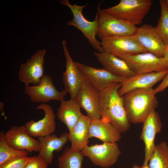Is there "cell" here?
<instances>
[{"label":"cell","instance_id":"6da1fadb","mask_svg":"<svg viewBox=\"0 0 168 168\" xmlns=\"http://www.w3.org/2000/svg\"><path fill=\"white\" fill-rule=\"evenodd\" d=\"M121 86V83L114 82L100 91L99 106L101 119L110 123L120 133L127 132L131 126L122 97L118 93Z\"/></svg>","mask_w":168,"mask_h":168},{"label":"cell","instance_id":"7a4b0ae2","mask_svg":"<svg viewBox=\"0 0 168 168\" xmlns=\"http://www.w3.org/2000/svg\"><path fill=\"white\" fill-rule=\"evenodd\" d=\"M152 88L130 91L122 96L129 121L134 124L143 123L149 114L157 107L158 102Z\"/></svg>","mask_w":168,"mask_h":168},{"label":"cell","instance_id":"3957f363","mask_svg":"<svg viewBox=\"0 0 168 168\" xmlns=\"http://www.w3.org/2000/svg\"><path fill=\"white\" fill-rule=\"evenodd\" d=\"M152 5L151 0H121L117 5L102 10L115 17L136 26L142 22Z\"/></svg>","mask_w":168,"mask_h":168},{"label":"cell","instance_id":"277c9868","mask_svg":"<svg viewBox=\"0 0 168 168\" xmlns=\"http://www.w3.org/2000/svg\"><path fill=\"white\" fill-rule=\"evenodd\" d=\"M60 3L68 7L72 12L73 19L67 22L69 26H73L80 30L88 41L92 47L99 52L104 51L100 42L96 38L98 26V13L101 3L98 7L97 12L95 19L92 21H88L83 16V9L88 5L86 3L83 6L78 5L76 4H71L68 0H61Z\"/></svg>","mask_w":168,"mask_h":168},{"label":"cell","instance_id":"5b68a950","mask_svg":"<svg viewBox=\"0 0 168 168\" xmlns=\"http://www.w3.org/2000/svg\"><path fill=\"white\" fill-rule=\"evenodd\" d=\"M95 165L103 168L115 164L121 153L116 142H104L86 146L82 151Z\"/></svg>","mask_w":168,"mask_h":168},{"label":"cell","instance_id":"8992f818","mask_svg":"<svg viewBox=\"0 0 168 168\" xmlns=\"http://www.w3.org/2000/svg\"><path fill=\"white\" fill-rule=\"evenodd\" d=\"M104 51L115 55H133L148 52L139 41L135 34L106 37L101 39Z\"/></svg>","mask_w":168,"mask_h":168},{"label":"cell","instance_id":"52a82bcc","mask_svg":"<svg viewBox=\"0 0 168 168\" xmlns=\"http://www.w3.org/2000/svg\"><path fill=\"white\" fill-rule=\"evenodd\" d=\"M115 56L124 60L131 69L136 74L158 72L168 69L163 57H158L149 52Z\"/></svg>","mask_w":168,"mask_h":168},{"label":"cell","instance_id":"ba28073f","mask_svg":"<svg viewBox=\"0 0 168 168\" xmlns=\"http://www.w3.org/2000/svg\"><path fill=\"white\" fill-rule=\"evenodd\" d=\"M98 26L96 35L100 39L115 36L132 35L137 27L122 20L115 17L99 9Z\"/></svg>","mask_w":168,"mask_h":168},{"label":"cell","instance_id":"9c48e42d","mask_svg":"<svg viewBox=\"0 0 168 168\" xmlns=\"http://www.w3.org/2000/svg\"><path fill=\"white\" fill-rule=\"evenodd\" d=\"M24 93L30 96L32 102L46 103L52 100L61 102L64 100L68 92L65 89L61 91H58L52 77L44 75L39 84L33 86H25Z\"/></svg>","mask_w":168,"mask_h":168},{"label":"cell","instance_id":"30bf717a","mask_svg":"<svg viewBox=\"0 0 168 168\" xmlns=\"http://www.w3.org/2000/svg\"><path fill=\"white\" fill-rule=\"evenodd\" d=\"M45 49L38 50L26 63H22L18 73L19 80L25 86L30 83L37 85L44 74V57Z\"/></svg>","mask_w":168,"mask_h":168},{"label":"cell","instance_id":"8fae6325","mask_svg":"<svg viewBox=\"0 0 168 168\" xmlns=\"http://www.w3.org/2000/svg\"><path fill=\"white\" fill-rule=\"evenodd\" d=\"M142 130L140 139L145 145V154L142 165H148L149 161L155 149L156 135L160 133L162 128V124L160 116L155 110H153L142 123Z\"/></svg>","mask_w":168,"mask_h":168},{"label":"cell","instance_id":"7c38bea8","mask_svg":"<svg viewBox=\"0 0 168 168\" xmlns=\"http://www.w3.org/2000/svg\"><path fill=\"white\" fill-rule=\"evenodd\" d=\"M75 99L91 120L101 118L99 111L100 91L84 77L81 88Z\"/></svg>","mask_w":168,"mask_h":168},{"label":"cell","instance_id":"4fadbf2b","mask_svg":"<svg viewBox=\"0 0 168 168\" xmlns=\"http://www.w3.org/2000/svg\"><path fill=\"white\" fill-rule=\"evenodd\" d=\"M5 140L12 147L28 152H39L40 142L28 133L25 125L13 126L4 134Z\"/></svg>","mask_w":168,"mask_h":168},{"label":"cell","instance_id":"5bb4252c","mask_svg":"<svg viewBox=\"0 0 168 168\" xmlns=\"http://www.w3.org/2000/svg\"><path fill=\"white\" fill-rule=\"evenodd\" d=\"M135 34L148 52L158 57H163L166 45L156 27L144 24L137 28Z\"/></svg>","mask_w":168,"mask_h":168},{"label":"cell","instance_id":"9a60e30c","mask_svg":"<svg viewBox=\"0 0 168 168\" xmlns=\"http://www.w3.org/2000/svg\"><path fill=\"white\" fill-rule=\"evenodd\" d=\"M62 44L66 62V69L63 73V82L64 89L70 94L71 99H75L81 88L83 76L69 54L66 40H63Z\"/></svg>","mask_w":168,"mask_h":168},{"label":"cell","instance_id":"2e32d148","mask_svg":"<svg viewBox=\"0 0 168 168\" xmlns=\"http://www.w3.org/2000/svg\"><path fill=\"white\" fill-rule=\"evenodd\" d=\"M75 63L84 78L100 92L111 83H122L127 78L115 75L104 68H97L77 62Z\"/></svg>","mask_w":168,"mask_h":168},{"label":"cell","instance_id":"e0dca14e","mask_svg":"<svg viewBox=\"0 0 168 168\" xmlns=\"http://www.w3.org/2000/svg\"><path fill=\"white\" fill-rule=\"evenodd\" d=\"M36 109L43 110L44 115L38 121L32 119L26 123L25 125L29 134L33 137H44L53 134L56 129V124L55 114L52 107L47 104H41Z\"/></svg>","mask_w":168,"mask_h":168},{"label":"cell","instance_id":"ac0fdd59","mask_svg":"<svg viewBox=\"0 0 168 168\" xmlns=\"http://www.w3.org/2000/svg\"><path fill=\"white\" fill-rule=\"evenodd\" d=\"M168 72V69L158 72L137 74L127 78L121 83L119 94L122 96L134 90L152 88L156 83L164 78Z\"/></svg>","mask_w":168,"mask_h":168},{"label":"cell","instance_id":"d6986e66","mask_svg":"<svg viewBox=\"0 0 168 168\" xmlns=\"http://www.w3.org/2000/svg\"><path fill=\"white\" fill-rule=\"evenodd\" d=\"M94 54L104 69L115 75L128 78L137 74L124 60L113 54L104 51Z\"/></svg>","mask_w":168,"mask_h":168},{"label":"cell","instance_id":"ffe728a7","mask_svg":"<svg viewBox=\"0 0 168 168\" xmlns=\"http://www.w3.org/2000/svg\"><path fill=\"white\" fill-rule=\"evenodd\" d=\"M68 133L64 132L58 137L54 134L38 137L40 149L38 156L48 164L53 161L55 151H61L68 140Z\"/></svg>","mask_w":168,"mask_h":168},{"label":"cell","instance_id":"44dd1931","mask_svg":"<svg viewBox=\"0 0 168 168\" xmlns=\"http://www.w3.org/2000/svg\"><path fill=\"white\" fill-rule=\"evenodd\" d=\"M91 120L87 116L82 114L68 133V140L71 147L81 151L88 145L89 129Z\"/></svg>","mask_w":168,"mask_h":168},{"label":"cell","instance_id":"7402d4cb","mask_svg":"<svg viewBox=\"0 0 168 168\" xmlns=\"http://www.w3.org/2000/svg\"><path fill=\"white\" fill-rule=\"evenodd\" d=\"M96 138L104 142H116L121 138V133L109 122L101 118L91 120L89 138Z\"/></svg>","mask_w":168,"mask_h":168},{"label":"cell","instance_id":"603a6c76","mask_svg":"<svg viewBox=\"0 0 168 168\" xmlns=\"http://www.w3.org/2000/svg\"><path fill=\"white\" fill-rule=\"evenodd\" d=\"M81 107L75 99H71L68 100L61 101L57 113L59 119L67 126L70 131L82 114Z\"/></svg>","mask_w":168,"mask_h":168},{"label":"cell","instance_id":"cb8c5ba5","mask_svg":"<svg viewBox=\"0 0 168 168\" xmlns=\"http://www.w3.org/2000/svg\"><path fill=\"white\" fill-rule=\"evenodd\" d=\"M84 157L81 151L66 148L58 158V168H82Z\"/></svg>","mask_w":168,"mask_h":168},{"label":"cell","instance_id":"d4e9b609","mask_svg":"<svg viewBox=\"0 0 168 168\" xmlns=\"http://www.w3.org/2000/svg\"><path fill=\"white\" fill-rule=\"evenodd\" d=\"M148 165L149 168H168V145L166 142L156 145Z\"/></svg>","mask_w":168,"mask_h":168},{"label":"cell","instance_id":"484cf974","mask_svg":"<svg viewBox=\"0 0 168 168\" xmlns=\"http://www.w3.org/2000/svg\"><path fill=\"white\" fill-rule=\"evenodd\" d=\"M3 131L0 133V166L17 157L27 156L29 153L19 150L9 146L6 142Z\"/></svg>","mask_w":168,"mask_h":168},{"label":"cell","instance_id":"4316f807","mask_svg":"<svg viewBox=\"0 0 168 168\" xmlns=\"http://www.w3.org/2000/svg\"><path fill=\"white\" fill-rule=\"evenodd\" d=\"M160 16L156 27L166 44L168 45V9L164 0L159 1Z\"/></svg>","mask_w":168,"mask_h":168},{"label":"cell","instance_id":"83f0119b","mask_svg":"<svg viewBox=\"0 0 168 168\" xmlns=\"http://www.w3.org/2000/svg\"><path fill=\"white\" fill-rule=\"evenodd\" d=\"M48 164L38 156L28 157L24 168H48Z\"/></svg>","mask_w":168,"mask_h":168},{"label":"cell","instance_id":"f1b7e54d","mask_svg":"<svg viewBox=\"0 0 168 168\" xmlns=\"http://www.w3.org/2000/svg\"><path fill=\"white\" fill-rule=\"evenodd\" d=\"M28 157L25 156L17 157L0 166V168H24Z\"/></svg>","mask_w":168,"mask_h":168},{"label":"cell","instance_id":"f546056e","mask_svg":"<svg viewBox=\"0 0 168 168\" xmlns=\"http://www.w3.org/2000/svg\"><path fill=\"white\" fill-rule=\"evenodd\" d=\"M168 87V72L160 84L155 89L154 91L156 94L162 92Z\"/></svg>","mask_w":168,"mask_h":168},{"label":"cell","instance_id":"4dcf8cb0","mask_svg":"<svg viewBox=\"0 0 168 168\" xmlns=\"http://www.w3.org/2000/svg\"><path fill=\"white\" fill-rule=\"evenodd\" d=\"M163 58L168 66V45H166Z\"/></svg>","mask_w":168,"mask_h":168},{"label":"cell","instance_id":"1f68e13d","mask_svg":"<svg viewBox=\"0 0 168 168\" xmlns=\"http://www.w3.org/2000/svg\"><path fill=\"white\" fill-rule=\"evenodd\" d=\"M131 168H149L148 165L143 166L142 165V166L140 167L137 165H133Z\"/></svg>","mask_w":168,"mask_h":168},{"label":"cell","instance_id":"d6a6232c","mask_svg":"<svg viewBox=\"0 0 168 168\" xmlns=\"http://www.w3.org/2000/svg\"><path fill=\"white\" fill-rule=\"evenodd\" d=\"M165 4L168 9V0H164Z\"/></svg>","mask_w":168,"mask_h":168}]
</instances>
